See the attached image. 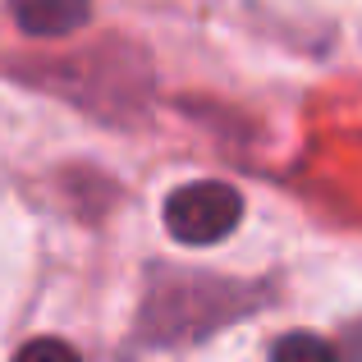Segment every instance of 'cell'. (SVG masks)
Here are the masks:
<instances>
[{"mask_svg": "<svg viewBox=\"0 0 362 362\" xmlns=\"http://www.w3.org/2000/svg\"><path fill=\"white\" fill-rule=\"evenodd\" d=\"M271 362H339V354H335V344H326L312 330H289V335L275 339Z\"/></svg>", "mask_w": 362, "mask_h": 362, "instance_id": "obj_3", "label": "cell"}, {"mask_svg": "<svg viewBox=\"0 0 362 362\" xmlns=\"http://www.w3.org/2000/svg\"><path fill=\"white\" fill-rule=\"evenodd\" d=\"M339 362H362V326H349L344 330V349H335Z\"/></svg>", "mask_w": 362, "mask_h": 362, "instance_id": "obj_5", "label": "cell"}, {"mask_svg": "<svg viewBox=\"0 0 362 362\" xmlns=\"http://www.w3.org/2000/svg\"><path fill=\"white\" fill-rule=\"evenodd\" d=\"M9 9L33 37H69L88 23L92 0H9Z\"/></svg>", "mask_w": 362, "mask_h": 362, "instance_id": "obj_2", "label": "cell"}, {"mask_svg": "<svg viewBox=\"0 0 362 362\" xmlns=\"http://www.w3.org/2000/svg\"><path fill=\"white\" fill-rule=\"evenodd\" d=\"M14 362H83L78 349H69L64 339H33V344L18 349Z\"/></svg>", "mask_w": 362, "mask_h": 362, "instance_id": "obj_4", "label": "cell"}, {"mask_svg": "<svg viewBox=\"0 0 362 362\" xmlns=\"http://www.w3.org/2000/svg\"><path fill=\"white\" fill-rule=\"evenodd\" d=\"M243 221V197L239 188L221 184V179H197L165 197V230L188 247L221 243L239 230Z\"/></svg>", "mask_w": 362, "mask_h": 362, "instance_id": "obj_1", "label": "cell"}]
</instances>
